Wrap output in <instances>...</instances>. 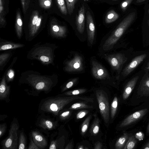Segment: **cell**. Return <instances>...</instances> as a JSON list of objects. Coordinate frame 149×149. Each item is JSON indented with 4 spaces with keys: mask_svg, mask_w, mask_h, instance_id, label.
<instances>
[{
    "mask_svg": "<svg viewBox=\"0 0 149 149\" xmlns=\"http://www.w3.org/2000/svg\"><path fill=\"white\" fill-rule=\"evenodd\" d=\"M56 75H42L33 71H27L21 74L20 79L29 84L35 89L47 92L53 86Z\"/></svg>",
    "mask_w": 149,
    "mask_h": 149,
    "instance_id": "obj_1",
    "label": "cell"
},
{
    "mask_svg": "<svg viewBox=\"0 0 149 149\" xmlns=\"http://www.w3.org/2000/svg\"><path fill=\"white\" fill-rule=\"evenodd\" d=\"M76 100H81L91 102H93L92 98L81 97L77 95L54 97L45 100L42 105L41 109L45 112L57 116L65 106Z\"/></svg>",
    "mask_w": 149,
    "mask_h": 149,
    "instance_id": "obj_2",
    "label": "cell"
},
{
    "mask_svg": "<svg viewBox=\"0 0 149 149\" xmlns=\"http://www.w3.org/2000/svg\"><path fill=\"white\" fill-rule=\"evenodd\" d=\"M56 48L55 45L52 44L37 45L29 52L27 58L31 59L37 60L45 65L53 64L54 51Z\"/></svg>",
    "mask_w": 149,
    "mask_h": 149,
    "instance_id": "obj_3",
    "label": "cell"
},
{
    "mask_svg": "<svg viewBox=\"0 0 149 149\" xmlns=\"http://www.w3.org/2000/svg\"><path fill=\"white\" fill-rule=\"evenodd\" d=\"M136 16V13L132 12L122 20L105 41L102 46L104 50H109L113 48L114 45L134 21Z\"/></svg>",
    "mask_w": 149,
    "mask_h": 149,
    "instance_id": "obj_4",
    "label": "cell"
},
{
    "mask_svg": "<svg viewBox=\"0 0 149 149\" xmlns=\"http://www.w3.org/2000/svg\"><path fill=\"white\" fill-rule=\"evenodd\" d=\"M96 96L98 102L100 114L105 124L109 121L110 117L109 105L108 96L103 90L96 91Z\"/></svg>",
    "mask_w": 149,
    "mask_h": 149,
    "instance_id": "obj_5",
    "label": "cell"
},
{
    "mask_svg": "<svg viewBox=\"0 0 149 149\" xmlns=\"http://www.w3.org/2000/svg\"><path fill=\"white\" fill-rule=\"evenodd\" d=\"M105 58L110 65L113 70L118 74L117 78L121 71L124 64L126 62L128 58L122 53H117L110 54H106Z\"/></svg>",
    "mask_w": 149,
    "mask_h": 149,
    "instance_id": "obj_6",
    "label": "cell"
},
{
    "mask_svg": "<svg viewBox=\"0 0 149 149\" xmlns=\"http://www.w3.org/2000/svg\"><path fill=\"white\" fill-rule=\"evenodd\" d=\"M19 126L16 123L12 124L9 130L8 136L2 141L3 148L16 149L17 146V131Z\"/></svg>",
    "mask_w": 149,
    "mask_h": 149,
    "instance_id": "obj_7",
    "label": "cell"
},
{
    "mask_svg": "<svg viewBox=\"0 0 149 149\" xmlns=\"http://www.w3.org/2000/svg\"><path fill=\"white\" fill-rule=\"evenodd\" d=\"M64 70L68 72H80L84 69V60L78 54H75L70 60L65 62Z\"/></svg>",
    "mask_w": 149,
    "mask_h": 149,
    "instance_id": "obj_8",
    "label": "cell"
},
{
    "mask_svg": "<svg viewBox=\"0 0 149 149\" xmlns=\"http://www.w3.org/2000/svg\"><path fill=\"white\" fill-rule=\"evenodd\" d=\"M91 62L92 73L95 79L103 80L110 78L108 72L101 64L93 60Z\"/></svg>",
    "mask_w": 149,
    "mask_h": 149,
    "instance_id": "obj_9",
    "label": "cell"
},
{
    "mask_svg": "<svg viewBox=\"0 0 149 149\" xmlns=\"http://www.w3.org/2000/svg\"><path fill=\"white\" fill-rule=\"evenodd\" d=\"M147 55L146 54H143L134 57L123 69L121 72V77L123 78L127 77L143 61Z\"/></svg>",
    "mask_w": 149,
    "mask_h": 149,
    "instance_id": "obj_10",
    "label": "cell"
},
{
    "mask_svg": "<svg viewBox=\"0 0 149 149\" xmlns=\"http://www.w3.org/2000/svg\"><path fill=\"white\" fill-rule=\"evenodd\" d=\"M50 31L51 36L56 38H63L66 36V27L58 24L54 19L50 22Z\"/></svg>",
    "mask_w": 149,
    "mask_h": 149,
    "instance_id": "obj_11",
    "label": "cell"
},
{
    "mask_svg": "<svg viewBox=\"0 0 149 149\" xmlns=\"http://www.w3.org/2000/svg\"><path fill=\"white\" fill-rule=\"evenodd\" d=\"M86 14L88 40L92 45L95 39V27L93 18L91 13L88 11Z\"/></svg>",
    "mask_w": 149,
    "mask_h": 149,
    "instance_id": "obj_12",
    "label": "cell"
},
{
    "mask_svg": "<svg viewBox=\"0 0 149 149\" xmlns=\"http://www.w3.org/2000/svg\"><path fill=\"white\" fill-rule=\"evenodd\" d=\"M147 109H143L133 113L127 117L121 122L120 127L127 126L143 117L147 113Z\"/></svg>",
    "mask_w": 149,
    "mask_h": 149,
    "instance_id": "obj_13",
    "label": "cell"
},
{
    "mask_svg": "<svg viewBox=\"0 0 149 149\" xmlns=\"http://www.w3.org/2000/svg\"><path fill=\"white\" fill-rule=\"evenodd\" d=\"M139 94L142 96H149V73L148 71L141 79L138 89Z\"/></svg>",
    "mask_w": 149,
    "mask_h": 149,
    "instance_id": "obj_14",
    "label": "cell"
},
{
    "mask_svg": "<svg viewBox=\"0 0 149 149\" xmlns=\"http://www.w3.org/2000/svg\"><path fill=\"white\" fill-rule=\"evenodd\" d=\"M39 17V13L38 10H34L32 12L28 25L29 32L28 39L29 40H31L35 36V26Z\"/></svg>",
    "mask_w": 149,
    "mask_h": 149,
    "instance_id": "obj_15",
    "label": "cell"
},
{
    "mask_svg": "<svg viewBox=\"0 0 149 149\" xmlns=\"http://www.w3.org/2000/svg\"><path fill=\"white\" fill-rule=\"evenodd\" d=\"M85 8L82 4L78 11V14L76 18V24L77 31L80 33L84 31L85 20Z\"/></svg>",
    "mask_w": 149,
    "mask_h": 149,
    "instance_id": "obj_16",
    "label": "cell"
},
{
    "mask_svg": "<svg viewBox=\"0 0 149 149\" xmlns=\"http://www.w3.org/2000/svg\"><path fill=\"white\" fill-rule=\"evenodd\" d=\"M31 135L33 141L40 149H44L47 146V142L46 139L38 131H32Z\"/></svg>",
    "mask_w": 149,
    "mask_h": 149,
    "instance_id": "obj_17",
    "label": "cell"
},
{
    "mask_svg": "<svg viewBox=\"0 0 149 149\" xmlns=\"http://www.w3.org/2000/svg\"><path fill=\"white\" fill-rule=\"evenodd\" d=\"M139 78V76H135L127 82L124 88L123 94V99L126 100L129 97L135 87Z\"/></svg>",
    "mask_w": 149,
    "mask_h": 149,
    "instance_id": "obj_18",
    "label": "cell"
},
{
    "mask_svg": "<svg viewBox=\"0 0 149 149\" xmlns=\"http://www.w3.org/2000/svg\"><path fill=\"white\" fill-rule=\"evenodd\" d=\"M6 74L3 76L0 85V100L5 99L9 94L10 86L8 85L6 82Z\"/></svg>",
    "mask_w": 149,
    "mask_h": 149,
    "instance_id": "obj_19",
    "label": "cell"
},
{
    "mask_svg": "<svg viewBox=\"0 0 149 149\" xmlns=\"http://www.w3.org/2000/svg\"><path fill=\"white\" fill-rule=\"evenodd\" d=\"M24 46V45L22 44L16 43L7 41H1L0 50L1 51L15 49L23 47Z\"/></svg>",
    "mask_w": 149,
    "mask_h": 149,
    "instance_id": "obj_20",
    "label": "cell"
},
{
    "mask_svg": "<svg viewBox=\"0 0 149 149\" xmlns=\"http://www.w3.org/2000/svg\"><path fill=\"white\" fill-rule=\"evenodd\" d=\"M23 22L19 10L17 12L15 22L16 33L19 39L22 37V32Z\"/></svg>",
    "mask_w": 149,
    "mask_h": 149,
    "instance_id": "obj_21",
    "label": "cell"
},
{
    "mask_svg": "<svg viewBox=\"0 0 149 149\" xmlns=\"http://www.w3.org/2000/svg\"><path fill=\"white\" fill-rule=\"evenodd\" d=\"M39 126L45 130H52L56 127V123L48 119L42 118L40 120Z\"/></svg>",
    "mask_w": 149,
    "mask_h": 149,
    "instance_id": "obj_22",
    "label": "cell"
},
{
    "mask_svg": "<svg viewBox=\"0 0 149 149\" xmlns=\"http://www.w3.org/2000/svg\"><path fill=\"white\" fill-rule=\"evenodd\" d=\"M130 135L127 133H124L122 136L117 140L115 144L116 149H123Z\"/></svg>",
    "mask_w": 149,
    "mask_h": 149,
    "instance_id": "obj_23",
    "label": "cell"
},
{
    "mask_svg": "<svg viewBox=\"0 0 149 149\" xmlns=\"http://www.w3.org/2000/svg\"><path fill=\"white\" fill-rule=\"evenodd\" d=\"M119 15L114 10H111L107 12L105 18V21L106 24L112 23L117 20Z\"/></svg>",
    "mask_w": 149,
    "mask_h": 149,
    "instance_id": "obj_24",
    "label": "cell"
},
{
    "mask_svg": "<svg viewBox=\"0 0 149 149\" xmlns=\"http://www.w3.org/2000/svg\"><path fill=\"white\" fill-rule=\"evenodd\" d=\"M94 119L90 130V132L92 135L97 134L99 132L100 129V121L96 114L95 115Z\"/></svg>",
    "mask_w": 149,
    "mask_h": 149,
    "instance_id": "obj_25",
    "label": "cell"
},
{
    "mask_svg": "<svg viewBox=\"0 0 149 149\" xmlns=\"http://www.w3.org/2000/svg\"><path fill=\"white\" fill-rule=\"evenodd\" d=\"M12 55V53H2L0 55V70H2L5 66V64L9 59Z\"/></svg>",
    "mask_w": 149,
    "mask_h": 149,
    "instance_id": "obj_26",
    "label": "cell"
},
{
    "mask_svg": "<svg viewBox=\"0 0 149 149\" xmlns=\"http://www.w3.org/2000/svg\"><path fill=\"white\" fill-rule=\"evenodd\" d=\"M79 0H65L68 14L71 15L73 13L75 6Z\"/></svg>",
    "mask_w": 149,
    "mask_h": 149,
    "instance_id": "obj_27",
    "label": "cell"
},
{
    "mask_svg": "<svg viewBox=\"0 0 149 149\" xmlns=\"http://www.w3.org/2000/svg\"><path fill=\"white\" fill-rule=\"evenodd\" d=\"M93 107L84 102H78L72 104L69 108L70 110H78L81 109L92 108Z\"/></svg>",
    "mask_w": 149,
    "mask_h": 149,
    "instance_id": "obj_28",
    "label": "cell"
},
{
    "mask_svg": "<svg viewBox=\"0 0 149 149\" xmlns=\"http://www.w3.org/2000/svg\"><path fill=\"white\" fill-rule=\"evenodd\" d=\"M137 142V141L134 135H130L128 140L124 148V149H132L134 148Z\"/></svg>",
    "mask_w": 149,
    "mask_h": 149,
    "instance_id": "obj_29",
    "label": "cell"
},
{
    "mask_svg": "<svg viewBox=\"0 0 149 149\" xmlns=\"http://www.w3.org/2000/svg\"><path fill=\"white\" fill-rule=\"evenodd\" d=\"M56 4L61 13L67 15L68 12L64 0H55Z\"/></svg>",
    "mask_w": 149,
    "mask_h": 149,
    "instance_id": "obj_30",
    "label": "cell"
},
{
    "mask_svg": "<svg viewBox=\"0 0 149 149\" xmlns=\"http://www.w3.org/2000/svg\"><path fill=\"white\" fill-rule=\"evenodd\" d=\"M118 105V99L115 96L112 102L111 106V116L112 119L114 117L116 113Z\"/></svg>",
    "mask_w": 149,
    "mask_h": 149,
    "instance_id": "obj_31",
    "label": "cell"
},
{
    "mask_svg": "<svg viewBox=\"0 0 149 149\" xmlns=\"http://www.w3.org/2000/svg\"><path fill=\"white\" fill-rule=\"evenodd\" d=\"M91 117V115L88 116L86 118L82 124L81 127V133L83 136L84 135L88 129Z\"/></svg>",
    "mask_w": 149,
    "mask_h": 149,
    "instance_id": "obj_32",
    "label": "cell"
},
{
    "mask_svg": "<svg viewBox=\"0 0 149 149\" xmlns=\"http://www.w3.org/2000/svg\"><path fill=\"white\" fill-rule=\"evenodd\" d=\"M18 149H25L26 145V139L23 132L20 133L19 142Z\"/></svg>",
    "mask_w": 149,
    "mask_h": 149,
    "instance_id": "obj_33",
    "label": "cell"
},
{
    "mask_svg": "<svg viewBox=\"0 0 149 149\" xmlns=\"http://www.w3.org/2000/svg\"><path fill=\"white\" fill-rule=\"evenodd\" d=\"M87 91L85 89H78L66 92L64 94L66 95L73 96L84 93Z\"/></svg>",
    "mask_w": 149,
    "mask_h": 149,
    "instance_id": "obj_34",
    "label": "cell"
},
{
    "mask_svg": "<svg viewBox=\"0 0 149 149\" xmlns=\"http://www.w3.org/2000/svg\"><path fill=\"white\" fill-rule=\"evenodd\" d=\"M40 7L44 9L49 8L52 6V0H38Z\"/></svg>",
    "mask_w": 149,
    "mask_h": 149,
    "instance_id": "obj_35",
    "label": "cell"
},
{
    "mask_svg": "<svg viewBox=\"0 0 149 149\" xmlns=\"http://www.w3.org/2000/svg\"><path fill=\"white\" fill-rule=\"evenodd\" d=\"M78 78H75L70 80L63 87L62 91H64L72 87L77 81Z\"/></svg>",
    "mask_w": 149,
    "mask_h": 149,
    "instance_id": "obj_36",
    "label": "cell"
},
{
    "mask_svg": "<svg viewBox=\"0 0 149 149\" xmlns=\"http://www.w3.org/2000/svg\"><path fill=\"white\" fill-rule=\"evenodd\" d=\"M6 74V80L8 82L12 81L14 78L15 76L14 71L12 68H10L8 70Z\"/></svg>",
    "mask_w": 149,
    "mask_h": 149,
    "instance_id": "obj_37",
    "label": "cell"
},
{
    "mask_svg": "<svg viewBox=\"0 0 149 149\" xmlns=\"http://www.w3.org/2000/svg\"><path fill=\"white\" fill-rule=\"evenodd\" d=\"M23 12L25 14L28 9L30 2V0H21Z\"/></svg>",
    "mask_w": 149,
    "mask_h": 149,
    "instance_id": "obj_38",
    "label": "cell"
},
{
    "mask_svg": "<svg viewBox=\"0 0 149 149\" xmlns=\"http://www.w3.org/2000/svg\"><path fill=\"white\" fill-rule=\"evenodd\" d=\"M133 0H125L122 2L120 4V8L123 12L126 10L127 8Z\"/></svg>",
    "mask_w": 149,
    "mask_h": 149,
    "instance_id": "obj_39",
    "label": "cell"
},
{
    "mask_svg": "<svg viewBox=\"0 0 149 149\" xmlns=\"http://www.w3.org/2000/svg\"><path fill=\"white\" fill-rule=\"evenodd\" d=\"M71 112L70 110H67L62 113L59 115L60 119L62 120H65L70 116Z\"/></svg>",
    "mask_w": 149,
    "mask_h": 149,
    "instance_id": "obj_40",
    "label": "cell"
},
{
    "mask_svg": "<svg viewBox=\"0 0 149 149\" xmlns=\"http://www.w3.org/2000/svg\"><path fill=\"white\" fill-rule=\"evenodd\" d=\"M42 15H40L38 19L37 22L36 24L35 31V36L37 33L40 27L42 21Z\"/></svg>",
    "mask_w": 149,
    "mask_h": 149,
    "instance_id": "obj_41",
    "label": "cell"
},
{
    "mask_svg": "<svg viewBox=\"0 0 149 149\" xmlns=\"http://www.w3.org/2000/svg\"><path fill=\"white\" fill-rule=\"evenodd\" d=\"M28 149H40L34 143L33 141L31 134L30 135V142Z\"/></svg>",
    "mask_w": 149,
    "mask_h": 149,
    "instance_id": "obj_42",
    "label": "cell"
},
{
    "mask_svg": "<svg viewBox=\"0 0 149 149\" xmlns=\"http://www.w3.org/2000/svg\"><path fill=\"white\" fill-rule=\"evenodd\" d=\"M88 111L87 110H82L79 112L76 115V118L81 119L85 116L88 113Z\"/></svg>",
    "mask_w": 149,
    "mask_h": 149,
    "instance_id": "obj_43",
    "label": "cell"
},
{
    "mask_svg": "<svg viewBox=\"0 0 149 149\" xmlns=\"http://www.w3.org/2000/svg\"><path fill=\"white\" fill-rule=\"evenodd\" d=\"M7 129L6 123L1 124L0 125V138H1L5 133Z\"/></svg>",
    "mask_w": 149,
    "mask_h": 149,
    "instance_id": "obj_44",
    "label": "cell"
},
{
    "mask_svg": "<svg viewBox=\"0 0 149 149\" xmlns=\"http://www.w3.org/2000/svg\"><path fill=\"white\" fill-rule=\"evenodd\" d=\"M57 148V142L56 140L52 141L50 143L49 149H56Z\"/></svg>",
    "mask_w": 149,
    "mask_h": 149,
    "instance_id": "obj_45",
    "label": "cell"
},
{
    "mask_svg": "<svg viewBox=\"0 0 149 149\" xmlns=\"http://www.w3.org/2000/svg\"><path fill=\"white\" fill-rule=\"evenodd\" d=\"M4 10V4H0V16L4 17L5 12Z\"/></svg>",
    "mask_w": 149,
    "mask_h": 149,
    "instance_id": "obj_46",
    "label": "cell"
},
{
    "mask_svg": "<svg viewBox=\"0 0 149 149\" xmlns=\"http://www.w3.org/2000/svg\"><path fill=\"white\" fill-rule=\"evenodd\" d=\"M95 149H101L102 148V146L101 143L100 142H96L94 146Z\"/></svg>",
    "mask_w": 149,
    "mask_h": 149,
    "instance_id": "obj_47",
    "label": "cell"
},
{
    "mask_svg": "<svg viewBox=\"0 0 149 149\" xmlns=\"http://www.w3.org/2000/svg\"><path fill=\"white\" fill-rule=\"evenodd\" d=\"M72 143H70L67 145L65 148V149H72Z\"/></svg>",
    "mask_w": 149,
    "mask_h": 149,
    "instance_id": "obj_48",
    "label": "cell"
},
{
    "mask_svg": "<svg viewBox=\"0 0 149 149\" xmlns=\"http://www.w3.org/2000/svg\"><path fill=\"white\" fill-rule=\"evenodd\" d=\"M141 148L143 149H149V141Z\"/></svg>",
    "mask_w": 149,
    "mask_h": 149,
    "instance_id": "obj_49",
    "label": "cell"
},
{
    "mask_svg": "<svg viewBox=\"0 0 149 149\" xmlns=\"http://www.w3.org/2000/svg\"><path fill=\"white\" fill-rule=\"evenodd\" d=\"M145 70L146 71H149V61L147 65L145 68Z\"/></svg>",
    "mask_w": 149,
    "mask_h": 149,
    "instance_id": "obj_50",
    "label": "cell"
},
{
    "mask_svg": "<svg viewBox=\"0 0 149 149\" xmlns=\"http://www.w3.org/2000/svg\"><path fill=\"white\" fill-rule=\"evenodd\" d=\"M146 134H149V123L147 128Z\"/></svg>",
    "mask_w": 149,
    "mask_h": 149,
    "instance_id": "obj_51",
    "label": "cell"
},
{
    "mask_svg": "<svg viewBox=\"0 0 149 149\" xmlns=\"http://www.w3.org/2000/svg\"><path fill=\"white\" fill-rule=\"evenodd\" d=\"M146 0H137L136 1V3H141Z\"/></svg>",
    "mask_w": 149,
    "mask_h": 149,
    "instance_id": "obj_52",
    "label": "cell"
},
{
    "mask_svg": "<svg viewBox=\"0 0 149 149\" xmlns=\"http://www.w3.org/2000/svg\"><path fill=\"white\" fill-rule=\"evenodd\" d=\"M77 148L78 149H84V148L83 146H79Z\"/></svg>",
    "mask_w": 149,
    "mask_h": 149,
    "instance_id": "obj_53",
    "label": "cell"
},
{
    "mask_svg": "<svg viewBox=\"0 0 149 149\" xmlns=\"http://www.w3.org/2000/svg\"><path fill=\"white\" fill-rule=\"evenodd\" d=\"M147 23H148V24L149 26V20H148Z\"/></svg>",
    "mask_w": 149,
    "mask_h": 149,
    "instance_id": "obj_54",
    "label": "cell"
},
{
    "mask_svg": "<svg viewBox=\"0 0 149 149\" xmlns=\"http://www.w3.org/2000/svg\"><path fill=\"white\" fill-rule=\"evenodd\" d=\"M148 14L149 15V9H148Z\"/></svg>",
    "mask_w": 149,
    "mask_h": 149,
    "instance_id": "obj_55",
    "label": "cell"
},
{
    "mask_svg": "<svg viewBox=\"0 0 149 149\" xmlns=\"http://www.w3.org/2000/svg\"><path fill=\"white\" fill-rule=\"evenodd\" d=\"M118 0H112V1H118Z\"/></svg>",
    "mask_w": 149,
    "mask_h": 149,
    "instance_id": "obj_56",
    "label": "cell"
}]
</instances>
